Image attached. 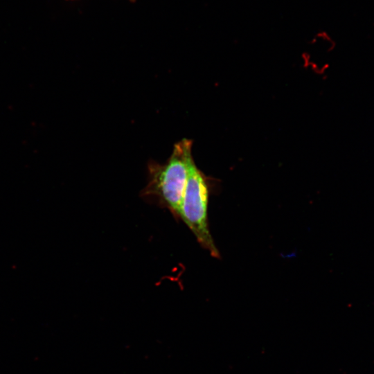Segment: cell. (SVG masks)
<instances>
[{
	"mask_svg": "<svg viewBox=\"0 0 374 374\" xmlns=\"http://www.w3.org/2000/svg\"><path fill=\"white\" fill-rule=\"evenodd\" d=\"M192 141L184 139L174 145L164 163L150 160L148 163V183L140 196L168 209L180 220V211L188 177V161L192 156Z\"/></svg>",
	"mask_w": 374,
	"mask_h": 374,
	"instance_id": "cell-1",
	"label": "cell"
},
{
	"mask_svg": "<svg viewBox=\"0 0 374 374\" xmlns=\"http://www.w3.org/2000/svg\"><path fill=\"white\" fill-rule=\"evenodd\" d=\"M208 188L203 173L191 156L188 161V177L180 211L184 221L200 245L215 258L219 251L213 242L208 224Z\"/></svg>",
	"mask_w": 374,
	"mask_h": 374,
	"instance_id": "cell-2",
	"label": "cell"
}]
</instances>
